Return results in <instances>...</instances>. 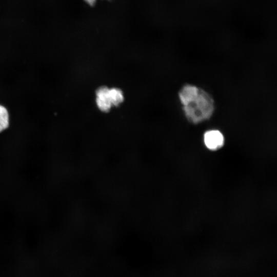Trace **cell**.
<instances>
[{"label": "cell", "instance_id": "obj_6", "mask_svg": "<svg viewBox=\"0 0 277 277\" xmlns=\"http://www.w3.org/2000/svg\"><path fill=\"white\" fill-rule=\"evenodd\" d=\"M88 5L93 6L98 0H84Z\"/></svg>", "mask_w": 277, "mask_h": 277}, {"label": "cell", "instance_id": "obj_1", "mask_svg": "<svg viewBox=\"0 0 277 277\" xmlns=\"http://www.w3.org/2000/svg\"><path fill=\"white\" fill-rule=\"evenodd\" d=\"M179 96L185 115L191 123L197 124L212 116L214 110V101L204 90L186 84L179 91Z\"/></svg>", "mask_w": 277, "mask_h": 277}, {"label": "cell", "instance_id": "obj_5", "mask_svg": "<svg viewBox=\"0 0 277 277\" xmlns=\"http://www.w3.org/2000/svg\"><path fill=\"white\" fill-rule=\"evenodd\" d=\"M9 113L5 107L0 105V132L6 129L9 124Z\"/></svg>", "mask_w": 277, "mask_h": 277}, {"label": "cell", "instance_id": "obj_2", "mask_svg": "<svg viewBox=\"0 0 277 277\" xmlns=\"http://www.w3.org/2000/svg\"><path fill=\"white\" fill-rule=\"evenodd\" d=\"M109 88L101 86L95 90V103L97 108L104 113L108 112L112 106L109 98Z\"/></svg>", "mask_w": 277, "mask_h": 277}, {"label": "cell", "instance_id": "obj_3", "mask_svg": "<svg viewBox=\"0 0 277 277\" xmlns=\"http://www.w3.org/2000/svg\"><path fill=\"white\" fill-rule=\"evenodd\" d=\"M204 140L206 146L212 150L220 149L224 143L223 135L217 130L207 131L204 135Z\"/></svg>", "mask_w": 277, "mask_h": 277}, {"label": "cell", "instance_id": "obj_4", "mask_svg": "<svg viewBox=\"0 0 277 277\" xmlns=\"http://www.w3.org/2000/svg\"><path fill=\"white\" fill-rule=\"evenodd\" d=\"M109 98L112 106L118 107L124 101L123 92L119 88L113 87L109 88Z\"/></svg>", "mask_w": 277, "mask_h": 277}]
</instances>
